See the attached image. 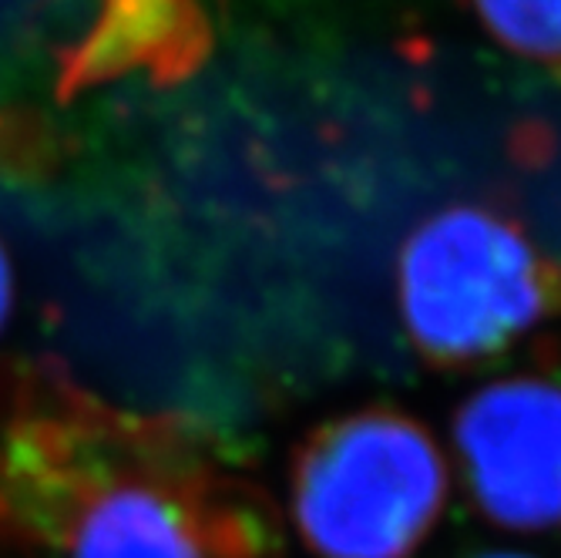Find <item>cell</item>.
I'll return each mask as SVG.
<instances>
[{
    "label": "cell",
    "instance_id": "obj_1",
    "mask_svg": "<svg viewBox=\"0 0 561 558\" xmlns=\"http://www.w3.org/2000/svg\"><path fill=\"white\" fill-rule=\"evenodd\" d=\"M0 558H283L276 504L175 414L0 374Z\"/></svg>",
    "mask_w": 561,
    "mask_h": 558
},
{
    "label": "cell",
    "instance_id": "obj_2",
    "mask_svg": "<svg viewBox=\"0 0 561 558\" xmlns=\"http://www.w3.org/2000/svg\"><path fill=\"white\" fill-rule=\"evenodd\" d=\"M400 317L434 367H474L535 333L561 303V273L494 206L454 202L407 236L397 263Z\"/></svg>",
    "mask_w": 561,
    "mask_h": 558
},
{
    "label": "cell",
    "instance_id": "obj_3",
    "mask_svg": "<svg viewBox=\"0 0 561 558\" xmlns=\"http://www.w3.org/2000/svg\"><path fill=\"white\" fill-rule=\"evenodd\" d=\"M447 488L431 431L393 408L323 421L289 465L293 525L317 558H411L434 532Z\"/></svg>",
    "mask_w": 561,
    "mask_h": 558
},
{
    "label": "cell",
    "instance_id": "obj_4",
    "mask_svg": "<svg viewBox=\"0 0 561 558\" xmlns=\"http://www.w3.org/2000/svg\"><path fill=\"white\" fill-rule=\"evenodd\" d=\"M454 444L478 509L512 532L561 525V384L512 377L474 390Z\"/></svg>",
    "mask_w": 561,
    "mask_h": 558
},
{
    "label": "cell",
    "instance_id": "obj_5",
    "mask_svg": "<svg viewBox=\"0 0 561 558\" xmlns=\"http://www.w3.org/2000/svg\"><path fill=\"white\" fill-rule=\"evenodd\" d=\"M213 31L195 0H94L84 37L61 61V94L125 75L182 81L209 58Z\"/></svg>",
    "mask_w": 561,
    "mask_h": 558
},
{
    "label": "cell",
    "instance_id": "obj_6",
    "mask_svg": "<svg viewBox=\"0 0 561 558\" xmlns=\"http://www.w3.org/2000/svg\"><path fill=\"white\" fill-rule=\"evenodd\" d=\"M471 11L515 58L561 71V0H471Z\"/></svg>",
    "mask_w": 561,
    "mask_h": 558
},
{
    "label": "cell",
    "instance_id": "obj_7",
    "mask_svg": "<svg viewBox=\"0 0 561 558\" xmlns=\"http://www.w3.org/2000/svg\"><path fill=\"white\" fill-rule=\"evenodd\" d=\"M44 138L31 128H4L0 125V166L8 169H34L41 162Z\"/></svg>",
    "mask_w": 561,
    "mask_h": 558
},
{
    "label": "cell",
    "instance_id": "obj_8",
    "mask_svg": "<svg viewBox=\"0 0 561 558\" xmlns=\"http://www.w3.org/2000/svg\"><path fill=\"white\" fill-rule=\"evenodd\" d=\"M11 307H14V270H11L4 242H0V330H4L11 317Z\"/></svg>",
    "mask_w": 561,
    "mask_h": 558
},
{
    "label": "cell",
    "instance_id": "obj_9",
    "mask_svg": "<svg viewBox=\"0 0 561 558\" xmlns=\"http://www.w3.org/2000/svg\"><path fill=\"white\" fill-rule=\"evenodd\" d=\"M478 558H531V555H522V551H488V555H478Z\"/></svg>",
    "mask_w": 561,
    "mask_h": 558
}]
</instances>
